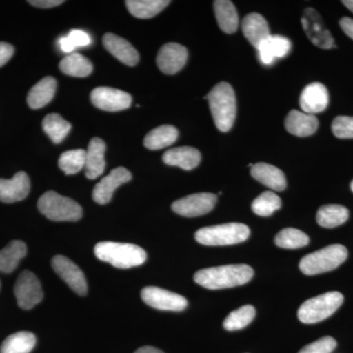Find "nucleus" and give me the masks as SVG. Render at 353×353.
<instances>
[{
  "label": "nucleus",
  "instance_id": "21",
  "mask_svg": "<svg viewBox=\"0 0 353 353\" xmlns=\"http://www.w3.org/2000/svg\"><path fill=\"white\" fill-rule=\"evenodd\" d=\"M106 145L101 139L94 138L90 141L87 153H85V176L90 180L99 178L105 169Z\"/></svg>",
  "mask_w": 353,
  "mask_h": 353
},
{
  "label": "nucleus",
  "instance_id": "18",
  "mask_svg": "<svg viewBox=\"0 0 353 353\" xmlns=\"http://www.w3.org/2000/svg\"><path fill=\"white\" fill-rule=\"evenodd\" d=\"M292 50V43L285 37L276 36L269 37L263 43L257 48L260 62L263 65H272L277 59L284 58L289 54Z\"/></svg>",
  "mask_w": 353,
  "mask_h": 353
},
{
  "label": "nucleus",
  "instance_id": "10",
  "mask_svg": "<svg viewBox=\"0 0 353 353\" xmlns=\"http://www.w3.org/2000/svg\"><path fill=\"white\" fill-rule=\"evenodd\" d=\"M217 202V196L210 192L190 194L178 199L172 204V209L176 214L183 217H197L212 211Z\"/></svg>",
  "mask_w": 353,
  "mask_h": 353
},
{
  "label": "nucleus",
  "instance_id": "36",
  "mask_svg": "<svg viewBox=\"0 0 353 353\" xmlns=\"http://www.w3.org/2000/svg\"><path fill=\"white\" fill-rule=\"evenodd\" d=\"M282 208V201L273 192H264L253 201L252 209L255 214L268 217Z\"/></svg>",
  "mask_w": 353,
  "mask_h": 353
},
{
  "label": "nucleus",
  "instance_id": "15",
  "mask_svg": "<svg viewBox=\"0 0 353 353\" xmlns=\"http://www.w3.org/2000/svg\"><path fill=\"white\" fill-rule=\"evenodd\" d=\"M132 180L131 172L124 167L113 169L109 175L97 183L92 190V199L99 204H108L112 199L114 192L120 187Z\"/></svg>",
  "mask_w": 353,
  "mask_h": 353
},
{
  "label": "nucleus",
  "instance_id": "43",
  "mask_svg": "<svg viewBox=\"0 0 353 353\" xmlns=\"http://www.w3.org/2000/svg\"><path fill=\"white\" fill-rule=\"evenodd\" d=\"M57 43L60 50L63 51L65 53H68V55L71 54V53H74V50H76L75 46L72 44L67 36L61 37V38L58 39Z\"/></svg>",
  "mask_w": 353,
  "mask_h": 353
},
{
  "label": "nucleus",
  "instance_id": "14",
  "mask_svg": "<svg viewBox=\"0 0 353 353\" xmlns=\"http://www.w3.org/2000/svg\"><path fill=\"white\" fill-rule=\"evenodd\" d=\"M187 48L180 43H169L160 48L157 58V63L160 71L167 75H175L181 71L188 61Z\"/></svg>",
  "mask_w": 353,
  "mask_h": 353
},
{
  "label": "nucleus",
  "instance_id": "32",
  "mask_svg": "<svg viewBox=\"0 0 353 353\" xmlns=\"http://www.w3.org/2000/svg\"><path fill=\"white\" fill-rule=\"evenodd\" d=\"M36 343L37 339L34 334L18 332L6 339L0 347V353H30Z\"/></svg>",
  "mask_w": 353,
  "mask_h": 353
},
{
  "label": "nucleus",
  "instance_id": "24",
  "mask_svg": "<svg viewBox=\"0 0 353 353\" xmlns=\"http://www.w3.org/2000/svg\"><path fill=\"white\" fill-rule=\"evenodd\" d=\"M164 163L169 166H176L183 170H192L201 163V154L196 148L190 146L172 148L164 153Z\"/></svg>",
  "mask_w": 353,
  "mask_h": 353
},
{
  "label": "nucleus",
  "instance_id": "27",
  "mask_svg": "<svg viewBox=\"0 0 353 353\" xmlns=\"http://www.w3.org/2000/svg\"><path fill=\"white\" fill-rule=\"evenodd\" d=\"M179 137L178 130L171 125H163L155 128L146 134L145 146L150 150H162L167 146L173 145Z\"/></svg>",
  "mask_w": 353,
  "mask_h": 353
},
{
  "label": "nucleus",
  "instance_id": "31",
  "mask_svg": "<svg viewBox=\"0 0 353 353\" xmlns=\"http://www.w3.org/2000/svg\"><path fill=\"white\" fill-rule=\"evenodd\" d=\"M60 70L66 75L85 78L92 74L94 66L87 57L80 53L67 55L59 64Z\"/></svg>",
  "mask_w": 353,
  "mask_h": 353
},
{
  "label": "nucleus",
  "instance_id": "17",
  "mask_svg": "<svg viewBox=\"0 0 353 353\" xmlns=\"http://www.w3.org/2000/svg\"><path fill=\"white\" fill-rule=\"evenodd\" d=\"M31 190L30 178L25 172H18L10 180L0 179V201L13 203L23 201Z\"/></svg>",
  "mask_w": 353,
  "mask_h": 353
},
{
  "label": "nucleus",
  "instance_id": "6",
  "mask_svg": "<svg viewBox=\"0 0 353 353\" xmlns=\"http://www.w3.org/2000/svg\"><path fill=\"white\" fill-rule=\"evenodd\" d=\"M38 208L41 214L57 222H76L83 216V209L80 204L55 192L43 194L39 199Z\"/></svg>",
  "mask_w": 353,
  "mask_h": 353
},
{
  "label": "nucleus",
  "instance_id": "20",
  "mask_svg": "<svg viewBox=\"0 0 353 353\" xmlns=\"http://www.w3.org/2000/svg\"><path fill=\"white\" fill-rule=\"evenodd\" d=\"M285 127L290 134L305 138L315 134L319 127V121L315 115L292 110L285 118Z\"/></svg>",
  "mask_w": 353,
  "mask_h": 353
},
{
  "label": "nucleus",
  "instance_id": "2",
  "mask_svg": "<svg viewBox=\"0 0 353 353\" xmlns=\"http://www.w3.org/2000/svg\"><path fill=\"white\" fill-rule=\"evenodd\" d=\"M206 99L217 129L223 132H229L236 116V94L232 85L226 82L217 83Z\"/></svg>",
  "mask_w": 353,
  "mask_h": 353
},
{
  "label": "nucleus",
  "instance_id": "22",
  "mask_svg": "<svg viewBox=\"0 0 353 353\" xmlns=\"http://www.w3.org/2000/svg\"><path fill=\"white\" fill-rule=\"evenodd\" d=\"M243 34L255 48H259L265 39L270 37L268 23L263 16L259 13H250L246 15L241 24Z\"/></svg>",
  "mask_w": 353,
  "mask_h": 353
},
{
  "label": "nucleus",
  "instance_id": "9",
  "mask_svg": "<svg viewBox=\"0 0 353 353\" xmlns=\"http://www.w3.org/2000/svg\"><path fill=\"white\" fill-rule=\"evenodd\" d=\"M14 292L18 305L25 310L34 308L43 297L41 282L34 273L28 270L20 274L16 281Z\"/></svg>",
  "mask_w": 353,
  "mask_h": 353
},
{
  "label": "nucleus",
  "instance_id": "3",
  "mask_svg": "<svg viewBox=\"0 0 353 353\" xmlns=\"http://www.w3.org/2000/svg\"><path fill=\"white\" fill-rule=\"evenodd\" d=\"M97 259L108 262L116 268L128 269L139 266L145 262L146 252L141 246L132 243L103 241L94 248Z\"/></svg>",
  "mask_w": 353,
  "mask_h": 353
},
{
  "label": "nucleus",
  "instance_id": "29",
  "mask_svg": "<svg viewBox=\"0 0 353 353\" xmlns=\"http://www.w3.org/2000/svg\"><path fill=\"white\" fill-rule=\"evenodd\" d=\"M27 254V245L22 241H12L0 250V272L11 273Z\"/></svg>",
  "mask_w": 353,
  "mask_h": 353
},
{
  "label": "nucleus",
  "instance_id": "23",
  "mask_svg": "<svg viewBox=\"0 0 353 353\" xmlns=\"http://www.w3.org/2000/svg\"><path fill=\"white\" fill-rule=\"evenodd\" d=\"M250 174L255 180L276 192H282L287 188L285 174L273 165L263 162L254 164L252 167Z\"/></svg>",
  "mask_w": 353,
  "mask_h": 353
},
{
  "label": "nucleus",
  "instance_id": "25",
  "mask_svg": "<svg viewBox=\"0 0 353 353\" xmlns=\"http://www.w3.org/2000/svg\"><path fill=\"white\" fill-rule=\"evenodd\" d=\"M57 92V81L52 77H46L30 90L27 101L32 109L43 108L48 105Z\"/></svg>",
  "mask_w": 353,
  "mask_h": 353
},
{
  "label": "nucleus",
  "instance_id": "4",
  "mask_svg": "<svg viewBox=\"0 0 353 353\" xmlns=\"http://www.w3.org/2000/svg\"><path fill=\"white\" fill-rule=\"evenodd\" d=\"M250 228L241 223H228L199 229L194 234L197 243L204 245H231L248 240Z\"/></svg>",
  "mask_w": 353,
  "mask_h": 353
},
{
  "label": "nucleus",
  "instance_id": "39",
  "mask_svg": "<svg viewBox=\"0 0 353 353\" xmlns=\"http://www.w3.org/2000/svg\"><path fill=\"white\" fill-rule=\"evenodd\" d=\"M336 347V341L332 336H324L306 345L299 353H331Z\"/></svg>",
  "mask_w": 353,
  "mask_h": 353
},
{
  "label": "nucleus",
  "instance_id": "11",
  "mask_svg": "<svg viewBox=\"0 0 353 353\" xmlns=\"http://www.w3.org/2000/svg\"><path fill=\"white\" fill-rule=\"evenodd\" d=\"M141 299L150 307L163 311H183L188 301L181 294L157 287H146L141 290Z\"/></svg>",
  "mask_w": 353,
  "mask_h": 353
},
{
  "label": "nucleus",
  "instance_id": "8",
  "mask_svg": "<svg viewBox=\"0 0 353 353\" xmlns=\"http://www.w3.org/2000/svg\"><path fill=\"white\" fill-rule=\"evenodd\" d=\"M301 24L311 43L323 50L336 48L333 37L327 29L320 14L315 9L306 8L301 17Z\"/></svg>",
  "mask_w": 353,
  "mask_h": 353
},
{
  "label": "nucleus",
  "instance_id": "12",
  "mask_svg": "<svg viewBox=\"0 0 353 353\" xmlns=\"http://www.w3.org/2000/svg\"><path fill=\"white\" fill-rule=\"evenodd\" d=\"M53 270L76 294L85 296L88 292L87 280L83 271L72 260L64 255H57L51 260Z\"/></svg>",
  "mask_w": 353,
  "mask_h": 353
},
{
  "label": "nucleus",
  "instance_id": "42",
  "mask_svg": "<svg viewBox=\"0 0 353 353\" xmlns=\"http://www.w3.org/2000/svg\"><path fill=\"white\" fill-rule=\"evenodd\" d=\"M32 6L39 7V8H51L64 3L63 0H31L28 1Z\"/></svg>",
  "mask_w": 353,
  "mask_h": 353
},
{
  "label": "nucleus",
  "instance_id": "7",
  "mask_svg": "<svg viewBox=\"0 0 353 353\" xmlns=\"http://www.w3.org/2000/svg\"><path fill=\"white\" fill-rule=\"evenodd\" d=\"M343 303L341 292H331L308 299L301 304L297 317L304 324H315L334 314Z\"/></svg>",
  "mask_w": 353,
  "mask_h": 353
},
{
  "label": "nucleus",
  "instance_id": "1",
  "mask_svg": "<svg viewBox=\"0 0 353 353\" xmlns=\"http://www.w3.org/2000/svg\"><path fill=\"white\" fill-rule=\"evenodd\" d=\"M253 269L246 264L224 265L202 269L194 274V282L208 290L239 287L250 282Z\"/></svg>",
  "mask_w": 353,
  "mask_h": 353
},
{
  "label": "nucleus",
  "instance_id": "30",
  "mask_svg": "<svg viewBox=\"0 0 353 353\" xmlns=\"http://www.w3.org/2000/svg\"><path fill=\"white\" fill-rule=\"evenodd\" d=\"M348 217H350V212L347 208L339 204H329L319 208L316 220L320 226L332 229V228L345 224Z\"/></svg>",
  "mask_w": 353,
  "mask_h": 353
},
{
  "label": "nucleus",
  "instance_id": "28",
  "mask_svg": "<svg viewBox=\"0 0 353 353\" xmlns=\"http://www.w3.org/2000/svg\"><path fill=\"white\" fill-rule=\"evenodd\" d=\"M129 12L139 19H150L166 8L171 1L168 0H127Z\"/></svg>",
  "mask_w": 353,
  "mask_h": 353
},
{
  "label": "nucleus",
  "instance_id": "47",
  "mask_svg": "<svg viewBox=\"0 0 353 353\" xmlns=\"http://www.w3.org/2000/svg\"><path fill=\"white\" fill-rule=\"evenodd\" d=\"M350 189H352V190L353 192V181H352V183H350Z\"/></svg>",
  "mask_w": 353,
  "mask_h": 353
},
{
  "label": "nucleus",
  "instance_id": "16",
  "mask_svg": "<svg viewBox=\"0 0 353 353\" xmlns=\"http://www.w3.org/2000/svg\"><path fill=\"white\" fill-rule=\"evenodd\" d=\"M329 92L321 83H312L306 85L301 92L299 104L303 112L311 114L321 113L329 105Z\"/></svg>",
  "mask_w": 353,
  "mask_h": 353
},
{
  "label": "nucleus",
  "instance_id": "26",
  "mask_svg": "<svg viewBox=\"0 0 353 353\" xmlns=\"http://www.w3.org/2000/svg\"><path fill=\"white\" fill-rule=\"evenodd\" d=\"M216 19L220 29L226 34H234L239 27V15L233 2L229 0L214 1Z\"/></svg>",
  "mask_w": 353,
  "mask_h": 353
},
{
  "label": "nucleus",
  "instance_id": "40",
  "mask_svg": "<svg viewBox=\"0 0 353 353\" xmlns=\"http://www.w3.org/2000/svg\"><path fill=\"white\" fill-rule=\"evenodd\" d=\"M67 37L76 48L88 46L92 43V38H90V34L87 32L83 31V30H72L67 34Z\"/></svg>",
  "mask_w": 353,
  "mask_h": 353
},
{
  "label": "nucleus",
  "instance_id": "35",
  "mask_svg": "<svg viewBox=\"0 0 353 353\" xmlns=\"http://www.w3.org/2000/svg\"><path fill=\"white\" fill-rule=\"evenodd\" d=\"M275 243L279 248L296 250V248L307 245L309 236L303 231L294 229V228H287V229L282 230L276 236Z\"/></svg>",
  "mask_w": 353,
  "mask_h": 353
},
{
  "label": "nucleus",
  "instance_id": "45",
  "mask_svg": "<svg viewBox=\"0 0 353 353\" xmlns=\"http://www.w3.org/2000/svg\"><path fill=\"white\" fill-rule=\"evenodd\" d=\"M134 353H164L161 352V350H158V348L152 347H143L139 348Z\"/></svg>",
  "mask_w": 353,
  "mask_h": 353
},
{
  "label": "nucleus",
  "instance_id": "44",
  "mask_svg": "<svg viewBox=\"0 0 353 353\" xmlns=\"http://www.w3.org/2000/svg\"><path fill=\"white\" fill-rule=\"evenodd\" d=\"M341 30L350 39H353V19L352 18L343 17L340 20Z\"/></svg>",
  "mask_w": 353,
  "mask_h": 353
},
{
  "label": "nucleus",
  "instance_id": "33",
  "mask_svg": "<svg viewBox=\"0 0 353 353\" xmlns=\"http://www.w3.org/2000/svg\"><path fill=\"white\" fill-rule=\"evenodd\" d=\"M44 132L50 137L53 143H61L71 130V124L57 113L48 114L43 121Z\"/></svg>",
  "mask_w": 353,
  "mask_h": 353
},
{
  "label": "nucleus",
  "instance_id": "46",
  "mask_svg": "<svg viewBox=\"0 0 353 353\" xmlns=\"http://www.w3.org/2000/svg\"><path fill=\"white\" fill-rule=\"evenodd\" d=\"M341 2L353 13V0H343V1Z\"/></svg>",
  "mask_w": 353,
  "mask_h": 353
},
{
  "label": "nucleus",
  "instance_id": "41",
  "mask_svg": "<svg viewBox=\"0 0 353 353\" xmlns=\"http://www.w3.org/2000/svg\"><path fill=\"white\" fill-rule=\"evenodd\" d=\"M14 54V48L11 44L0 43V68L11 59Z\"/></svg>",
  "mask_w": 353,
  "mask_h": 353
},
{
  "label": "nucleus",
  "instance_id": "37",
  "mask_svg": "<svg viewBox=\"0 0 353 353\" xmlns=\"http://www.w3.org/2000/svg\"><path fill=\"white\" fill-rule=\"evenodd\" d=\"M85 150H74L62 153L58 165L66 175H75L85 168Z\"/></svg>",
  "mask_w": 353,
  "mask_h": 353
},
{
  "label": "nucleus",
  "instance_id": "13",
  "mask_svg": "<svg viewBox=\"0 0 353 353\" xmlns=\"http://www.w3.org/2000/svg\"><path fill=\"white\" fill-rule=\"evenodd\" d=\"M90 99L95 108L109 112L125 110L131 106L132 97L117 88L101 87L94 88Z\"/></svg>",
  "mask_w": 353,
  "mask_h": 353
},
{
  "label": "nucleus",
  "instance_id": "19",
  "mask_svg": "<svg viewBox=\"0 0 353 353\" xmlns=\"http://www.w3.org/2000/svg\"><path fill=\"white\" fill-rule=\"evenodd\" d=\"M104 48L117 58L122 63L128 66H136L139 61L138 50L127 39L121 38L114 34H105L103 37Z\"/></svg>",
  "mask_w": 353,
  "mask_h": 353
},
{
  "label": "nucleus",
  "instance_id": "34",
  "mask_svg": "<svg viewBox=\"0 0 353 353\" xmlns=\"http://www.w3.org/2000/svg\"><path fill=\"white\" fill-rule=\"evenodd\" d=\"M255 314L256 312L252 305L243 306L230 313L223 323V326L228 331H238L250 325L254 319Z\"/></svg>",
  "mask_w": 353,
  "mask_h": 353
},
{
  "label": "nucleus",
  "instance_id": "38",
  "mask_svg": "<svg viewBox=\"0 0 353 353\" xmlns=\"http://www.w3.org/2000/svg\"><path fill=\"white\" fill-rule=\"evenodd\" d=\"M332 131L339 139H353V117L338 116L332 123Z\"/></svg>",
  "mask_w": 353,
  "mask_h": 353
},
{
  "label": "nucleus",
  "instance_id": "5",
  "mask_svg": "<svg viewBox=\"0 0 353 353\" xmlns=\"http://www.w3.org/2000/svg\"><path fill=\"white\" fill-rule=\"evenodd\" d=\"M347 250L341 245L327 246L301 260L299 268L305 275L312 276L333 271L347 259Z\"/></svg>",
  "mask_w": 353,
  "mask_h": 353
}]
</instances>
